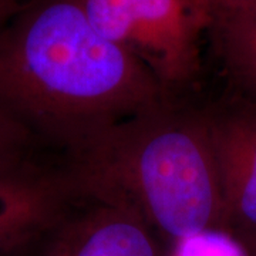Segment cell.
<instances>
[{
    "instance_id": "5",
    "label": "cell",
    "mask_w": 256,
    "mask_h": 256,
    "mask_svg": "<svg viewBox=\"0 0 256 256\" xmlns=\"http://www.w3.org/2000/svg\"><path fill=\"white\" fill-rule=\"evenodd\" d=\"M72 190L60 178L18 162H0V255L58 218Z\"/></svg>"
},
{
    "instance_id": "9",
    "label": "cell",
    "mask_w": 256,
    "mask_h": 256,
    "mask_svg": "<svg viewBox=\"0 0 256 256\" xmlns=\"http://www.w3.org/2000/svg\"><path fill=\"white\" fill-rule=\"evenodd\" d=\"M204 2L210 9V16H215L218 13L242 8V6L249 4V3L256 2V0H204Z\"/></svg>"
},
{
    "instance_id": "8",
    "label": "cell",
    "mask_w": 256,
    "mask_h": 256,
    "mask_svg": "<svg viewBox=\"0 0 256 256\" xmlns=\"http://www.w3.org/2000/svg\"><path fill=\"white\" fill-rule=\"evenodd\" d=\"M26 137L28 128L0 110V162L18 158V150Z\"/></svg>"
},
{
    "instance_id": "11",
    "label": "cell",
    "mask_w": 256,
    "mask_h": 256,
    "mask_svg": "<svg viewBox=\"0 0 256 256\" xmlns=\"http://www.w3.org/2000/svg\"><path fill=\"white\" fill-rule=\"evenodd\" d=\"M248 240V256H256V236L246 238Z\"/></svg>"
},
{
    "instance_id": "7",
    "label": "cell",
    "mask_w": 256,
    "mask_h": 256,
    "mask_svg": "<svg viewBox=\"0 0 256 256\" xmlns=\"http://www.w3.org/2000/svg\"><path fill=\"white\" fill-rule=\"evenodd\" d=\"M210 30L229 73L256 92V2L212 16Z\"/></svg>"
},
{
    "instance_id": "1",
    "label": "cell",
    "mask_w": 256,
    "mask_h": 256,
    "mask_svg": "<svg viewBox=\"0 0 256 256\" xmlns=\"http://www.w3.org/2000/svg\"><path fill=\"white\" fill-rule=\"evenodd\" d=\"M166 88L92 28L78 0H40L0 33V110L70 146L160 108Z\"/></svg>"
},
{
    "instance_id": "10",
    "label": "cell",
    "mask_w": 256,
    "mask_h": 256,
    "mask_svg": "<svg viewBox=\"0 0 256 256\" xmlns=\"http://www.w3.org/2000/svg\"><path fill=\"white\" fill-rule=\"evenodd\" d=\"M23 0H0V22L6 20L12 13L18 12Z\"/></svg>"
},
{
    "instance_id": "4",
    "label": "cell",
    "mask_w": 256,
    "mask_h": 256,
    "mask_svg": "<svg viewBox=\"0 0 256 256\" xmlns=\"http://www.w3.org/2000/svg\"><path fill=\"white\" fill-rule=\"evenodd\" d=\"M220 175L225 229L256 236V110L206 116Z\"/></svg>"
},
{
    "instance_id": "6",
    "label": "cell",
    "mask_w": 256,
    "mask_h": 256,
    "mask_svg": "<svg viewBox=\"0 0 256 256\" xmlns=\"http://www.w3.org/2000/svg\"><path fill=\"white\" fill-rule=\"evenodd\" d=\"M46 256H158L152 229L130 210L100 204L67 224Z\"/></svg>"
},
{
    "instance_id": "3",
    "label": "cell",
    "mask_w": 256,
    "mask_h": 256,
    "mask_svg": "<svg viewBox=\"0 0 256 256\" xmlns=\"http://www.w3.org/2000/svg\"><path fill=\"white\" fill-rule=\"evenodd\" d=\"M92 26L158 78L166 90L200 72V44L212 16L204 0H78Z\"/></svg>"
},
{
    "instance_id": "2",
    "label": "cell",
    "mask_w": 256,
    "mask_h": 256,
    "mask_svg": "<svg viewBox=\"0 0 256 256\" xmlns=\"http://www.w3.org/2000/svg\"><path fill=\"white\" fill-rule=\"evenodd\" d=\"M70 146L72 190L130 210L180 244L225 229L206 116L165 104Z\"/></svg>"
}]
</instances>
